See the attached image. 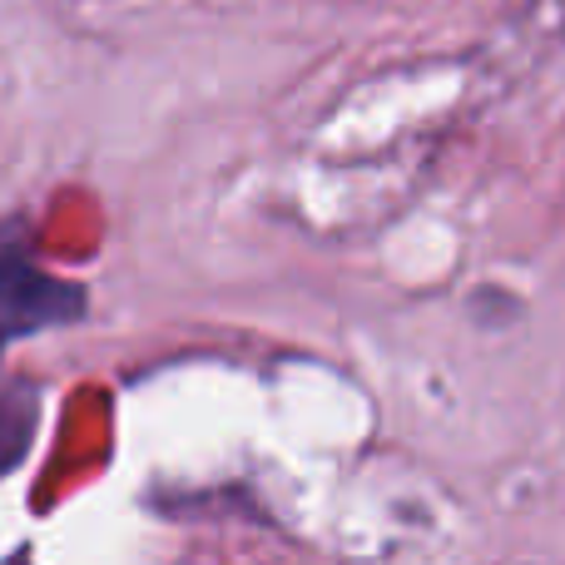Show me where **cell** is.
<instances>
[{"label": "cell", "mask_w": 565, "mask_h": 565, "mask_svg": "<svg viewBox=\"0 0 565 565\" xmlns=\"http://www.w3.org/2000/svg\"><path fill=\"white\" fill-rule=\"evenodd\" d=\"M79 318H85V288L45 274L25 244L0 238V352L30 332L65 328Z\"/></svg>", "instance_id": "1"}, {"label": "cell", "mask_w": 565, "mask_h": 565, "mask_svg": "<svg viewBox=\"0 0 565 565\" xmlns=\"http://www.w3.org/2000/svg\"><path fill=\"white\" fill-rule=\"evenodd\" d=\"M40 427V392L20 377H0V477L25 461Z\"/></svg>", "instance_id": "2"}]
</instances>
